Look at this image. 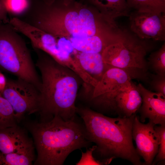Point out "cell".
<instances>
[{
    "label": "cell",
    "instance_id": "10",
    "mask_svg": "<svg viewBox=\"0 0 165 165\" xmlns=\"http://www.w3.org/2000/svg\"><path fill=\"white\" fill-rule=\"evenodd\" d=\"M155 125L150 122L147 123L141 122L135 114L133 123L132 137L136 144L137 153L144 160V165L152 164L158 152L159 140Z\"/></svg>",
    "mask_w": 165,
    "mask_h": 165
},
{
    "label": "cell",
    "instance_id": "14",
    "mask_svg": "<svg viewBox=\"0 0 165 165\" xmlns=\"http://www.w3.org/2000/svg\"><path fill=\"white\" fill-rule=\"evenodd\" d=\"M117 37V33L112 31L90 37L68 40L72 47L77 51L102 53L106 47L116 41Z\"/></svg>",
    "mask_w": 165,
    "mask_h": 165
},
{
    "label": "cell",
    "instance_id": "11",
    "mask_svg": "<svg viewBox=\"0 0 165 165\" xmlns=\"http://www.w3.org/2000/svg\"><path fill=\"white\" fill-rule=\"evenodd\" d=\"M137 85L142 98L138 110L140 122L144 123L148 119L155 125H165V95L151 91L141 83Z\"/></svg>",
    "mask_w": 165,
    "mask_h": 165
},
{
    "label": "cell",
    "instance_id": "16",
    "mask_svg": "<svg viewBox=\"0 0 165 165\" xmlns=\"http://www.w3.org/2000/svg\"><path fill=\"white\" fill-rule=\"evenodd\" d=\"M99 12L108 18L115 20L121 16L129 17L131 9L126 0H92Z\"/></svg>",
    "mask_w": 165,
    "mask_h": 165
},
{
    "label": "cell",
    "instance_id": "9",
    "mask_svg": "<svg viewBox=\"0 0 165 165\" xmlns=\"http://www.w3.org/2000/svg\"><path fill=\"white\" fill-rule=\"evenodd\" d=\"M131 12L129 16L130 31L140 39L156 41L165 40V15Z\"/></svg>",
    "mask_w": 165,
    "mask_h": 165
},
{
    "label": "cell",
    "instance_id": "2",
    "mask_svg": "<svg viewBox=\"0 0 165 165\" xmlns=\"http://www.w3.org/2000/svg\"><path fill=\"white\" fill-rule=\"evenodd\" d=\"M37 58L36 66L41 73L39 109L40 121L58 116L65 121L77 116L75 102L82 81L74 71L55 61L39 49L34 48Z\"/></svg>",
    "mask_w": 165,
    "mask_h": 165
},
{
    "label": "cell",
    "instance_id": "20",
    "mask_svg": "<svg viewBox=\"0 0 165 165\" xmlns=\"http://www.w3.org/2000/svg\"><path fill=\"white\" fill-rule=\"evenodd\" d=\"M150 66L156 74L165 75V43L158 50L152 53L147 59Z\"/></svg>",
    "mask_w": 165,
    "mask_h": 165
},
{
    "label": "cell",
    "instance_id": "3",
    "mask_svg": "<svg viewBox=\"0 0 165 165\" xmlns=\"http://www.w3.org/2000/svg\"><path fill=\"white\" fill-rule=\"evenodd\" d=\"M81 120L77 116L65 121L55 116L47 122L25 121L24 128L32 135L37 151L34 165H62L72 152L90 147Z\"/></svg>",
    "mask_w": 165,
    "mask_h": 165
},
{
    "label": "cell",
    "instance_id": "13",
    "mask_svg": "<svg viewBox=\"0 0 165 165\" xmlns=\"http://www.w3.org/2000/svg\"><path fill=\"white\" fill-rule=\"evenodd\" d=\"M27 131L18 125L0 129V154L16 152L34 146Z\"/></svg>",
    "mask_w": 165,
    "mask_h": 165
},
{
    "label": "cell",
    "instance_id": "15",
    "mask_svg": "<svg viewBox=\"0 0 165 165\" xmlns=\"http://www.w3.org/2000/svg\"><path fill=\"white\" fill-rule=\"evenodd\" d=\"M75 56L84 71L97 82L101 79L106 72L113 67L104 61L101 53L77 51Z\"/></svg>",
    "mask_w": 165,
    "mask_h": 165
},
{
    "label": "cell",
    "instance_id": "27",
    "mask_svg": "<svg viewBox=\"0 0 165 165\" xmlns=\"http://www.w3.org/2000/svg\"><path fill=\"white\" fill-rule=\"evenodd\" d=\"M163 0L165 1V0Z\"/></svg>",
    "mask_w": 165,
    "mask_h": 165
},
{
    "label": "cell",
    "instance_id": "24",
    "mask_svg": "<svg viewBox=\"0 0 165 165\" xmlns=\"http://www.w3.org/2000/svg\"><path fill=\"white\" fill-rule=\"evenodd\" d=\"M150 77L151 79L150 84L152 89L156 92L165 95V75H152Z\"/></svg>",
    "mask_w": 165,
    "mask_h": 165
},
{
    "label": "cell",
    "instance_id": "17",
    "mask_svg": "<svg viewBox=\"0 0 165 165\" xmlns=\"http://www.w3.org/2000/svg\"><path fill=\"white\" fill-rule=\"evenodd\" d=\"M33 146L25 149L6 154H0V164L8 165H31L36 158Z\"/></svg>",
    "mask_w": 165,
    "mask_h": 165
},
{
    "label": "cell",
    "instance_id": "26",
    "mask_svg": "<svg viewBox=\"0 0 165 165\" xmlns=\"http://www.w3.org/2000/svg\"><path fill=\"white\" fill-rule=\"evenodd\" d=\"M6 80L4 76L1 73H0V92L4 89L6 86Z\"/></svg>",
    "mask_w": 165,
    "mask_h": 165
},
{
    "label": "cell",
    "instance_id": "22",
    "mask_svg": "<svg viewBox=\"0 0 165 165\" xmlns=\"http://www.w3.org/2000/svg\"><path fill=\"white\" fill-rule=\"evenodd\" d=\"M154 128L159 140L158 151L154 161L156 163L165 160V125H155Z\"/></svg>",
    "mask_w": 165,
    "mask_h": 165
},
{
    "label": "cell",
    "instance_id": "12",
    "mask_svg": "<svg viewBox=\"0 0 165 165\" xmlns=\"http://www.w3.org/2000/svg\"><path fill=\"white\" fill-rule=\"evenodd\" d=\"M142 103L137 85L131 81L117 93L114 100L115 113L120 117H129L136 114Z\"/></svg>",
    "mask_w": 165,
    "mask_h": 165
},
{
    "label": "cell",
    "instance_id": "1",
    "mask_svg": "<svg viewBox=\"0 0 165 165\" xmlns=\"http://www.w3.org/2000/svg\"><path fill=\"white\" fill-rule=\"evenodd\" d=\"M76 113L85 125L88 138L96 147L94 157L103 165L120 158L134 165L144 163L133 143V123L136 114L129 117L112 118L83 105H76Z\"/></svg>",
    "mask_w": 165,
    "mask_h": 165
},
{
    "label": "cell",
    "instance_id": "4",
    "mask_svg": "<svg viewBox=\"0 0 165 165\" xmlns=\"http://www.w3.org/2000/svg\"><path fill=\"white\" fill-rule=\"evenodd\" d=\"M72 3L38 11L29 23L55 37L68 39L102 35L116 28L115 20L103 15L97 9L77 2Z\"/></svg>",
    "mask_w": 165,
    "mask_h": 165
},
{
    "label": "cell",
    "instance_id": "8",
    "mask_svg": "<svg viewBox=\"0 0 165 165\" xmlns=\"http://www.w3.org/2000/svg\"><path fill=\"white\" fill-rule=\"evenodd\" d=\"M0 94L11 105L18 123L24 119L26 114L38 111L40 91L26 80L19 78L6 80L5 88Z\"/></svg>",
    "mask_w": 165,
    "mask_h": 165
},
{
    "label": "cell",
    "instance_id": "5",
    "mask_svg": "<svg viewBox=\"0 0 165 165\" xmlns=\"http://www.w3.org/2000/svg\"><path fill=\"white\" fill-rule=\"evenodd\" d=\"M153 47L149 40L123 28L117 40L106 47L102 55L105 63L124 71L132 79L148 81L150 75L146 57Z\"/></svg>",
    "mask_w": 165,
    "mask_h": 165
},
{
    "label": "cell",
    "instance_id": "23",
    "mask_svg": "<svg viewBox=\"0 0 165 165\" xmlns=\"http://www.w3.org/2000/svg\"><path fill=\"white\" fill-rule=\"evenodd\" d=\"M96 147V145H94L92 147L87 149L85 152H82V156L80 159L76 163V164L103 165L101 162L97 160L93 156V152Z\"/></svg>",
    "mask_w": 165,
    "mask_h": 165
},
{
    "label": "cell",
    "instance_id": "7",
    "mask_svg": "<svg viewBox=\"0 0 165 165\" xmlns=\"http://www.w3.org/2000/svg\"><path fill=\"white\" fill-rule=\"evenodd\" d=\"M132 79L124 71L112 67L94 87H83L77 97L86 106L103 114L115 113L113 104L117 93Z\"/></svg>",
    "mask_w": 165,
    "mask_h": 165
},
{
    "label": "cell",
    "instance_id": "25",
    "mask_svg": "<svg viewBox=\"0 0 165 165\" xmlns=\"http://www.w3.org/2000/svg\"><path fill=\"white\" fill-rule=\"evenodd\" d=\"M8 14L3 1L0 0V24L9 22Z\"/></svg>",
    "mask_w": 165,
    "mask_h": 165
},
{
    "label": "cell",
    "instance_id": "18",
    "mask_svg": "<svg viewBox=\"0 0 165 165\" xmlns=\"http://www.w3.org/2000/svg\"><path fill=\"white\" fill-rule=\"evenodd\" d=\"M126 0L131 10L152 13H165V1L163 0Z\"/></svg>",
    "mask_w": 165,
    "mask_h": 165
},
{
    "label": "cell",
    "instance_id": "21",
    "mask_svg": "<svg viewBox=\"0 0 165 165\" xmlns=\"http://www.w3.org/2000/svg\"><path fill=\"white\" fill-rule=\"evenodd\" d=\"M8 13L18 16L25 13L29 9V0H3Z\"/></svg>",
    "mask_w": 165,
    "mask_h": 165
},
{
    "label": "cell",
    "instance_id": "6",
    "mask_svg": "<svg viewBox=\"0 0 165 165\" xmlns=\"http://www.w3.org/2000/svg\"><path fill=\"white\" fill-rule=\"evenodd\" d=\"M18 33L9 22L0 24V69L30 82L40 91L41 77Z\"/></svg>",
    "mask_w": 165,
    "mask_h": 165
},
{
    "label": "cell",
    "instance_id": "19",
    "mask_svg": "<svg viewBox=\"0 0 165 165\" xmlns=\"http://www.w3.org/2000/svg\"><path fill=\"white\" fill-rule=\"evenodd\" d=\"M18 124L11 105L0 94V129L15 126Z\"/></svg>",
    "mask_w": 165,
    "mask_h": 165
}]
</instances>
